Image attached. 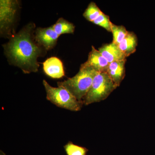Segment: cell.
<instances>
[{"label":"cell","mask_w":155,"mask_h":155,"mask_svg":"<svg viewBox=\"0 0 155 155\" xmlns=\"http://www.w3.org/2000/svg\"><path fill=\"white\" fill-rule=\"evenodd\" d=\"M34 27L33 24L27 25L12 36L4 46L9 61L25 74L38 72L39 67L37 59L41 50L32 39L31 31Z\"/></svg>","instance_id":"6da1fadb"},{"label":"cell","mask_w":155,"mask_h":155,"mask_svg":"<svg viewBox=\"0 0 155 155\" xmlns=\"http://www.w3.org/2000/svg\"><path fill=\"white\" fill-rule=\"evenodd\" d=\"M98 72L92 68L82 64L79 72L75 76L64 81L58 82V86L66 88L79 102L83 103V98L89 90Z\"/></svg>","instance_id":"7a4b0ae2"},{"label":"cell","mask_w":155,"mask_h":155,"mask_svg":"<svg viewBox=\"0 0 155 155\" xmlns=\"http://www.w3.org/2000/svg\"><path fill=\"white\" fill-rule=\"evenodd\" d=\"M117 87L107 72H98L83 98V104L88 105L106 100Z\"/></svg>","instance_id":"3957f363"},{"label":"cell","mask_w":155,"mask_h":155,"mask_svg":"<svg viewBox=\"0 0 155 155\" xmlns=\"http://www.w3.org/2000/svg\"><path fill=\"white\" fill-rule=\"evenodd\" d=\"M46 92V98L55 105L72 111L81 110L83 103L79 102L74 96L63 87H53L46 81H43Z\"/></svg>","instance_id":"277c9868"},{"label":"cell","mask_w":155,"mask_h":155,"mask_svg":"<svg viewBox=\"0 0 155 155\" xmlns=\"http://www.w3.org/2000/svg\"><path fill=\"white\" fill-rule=\"evenodd\" d=\"M18 1H0V28L1 33L9 31L15 20L19 4Z\"/></svg>","instance_id":"5b68a950"},{"label":"cell","mask_w":155,"mask_h":155,"mask_svg":"<svg viewBox=\"0 0 155 155\" xmlns=\"http://www.w3.org/2000/svg\"><path fill=\"white\" fill-rule=\"evenodd\" d=\"M59 37L51 26L48 28H38L35 38L39 46L43 47L46 50H50L55 46Z\"/></svg>","instance_id":"8992f818"},{"label":"cell","mask_w":155,"mask_h":155,"mask_svg":"<svg viewBox=\"0 0 155 155\" xmlns=\"http://www.w3.org/2000/svg\"><path fill=\"white\" fill-rule=\"evenodd\" d=\"M83 64L92 68L97 72H106L109 63L99 51L92 46L91 51L89 53L87 61Z\"/></svg>","instance_id":"52a82bcc"},{"label":"cell","mask_w":155,"mask_h":155,"mask_svg":"<svg viewBox=\"0 0 155 155\" xmlns=\"http://www.w3.org/2000/svg\"><path fill=\"white\" fill-rule=\"evenodd\" d=\"M44 71L48 76L53 78H60L65 75L62 61L56 57H51L43 64Z\"/></svg>","instance_id":"ba28073f"},{"label":"cell","mask_w":155,"mask_h":155,"mask_svg":"<svg viewBox=\"0 0 155 155\" xmlns=\"http://www.w3.org/2000/svg\"><path fill=\"white\" fill-rule=\"evenodd\" d=\"M98 51L109 64L114 61L126 60L127 58L118 46L113 42L103 45L99 48Z\"/></svg>","instance_id":"9c48e42d"},{"label":"cell","mask_w":155,"mask_h":155,"mask_svg":"<svg viewBox=\"0 0 155 155\" xmlns=\"http://www.w3.org/2000/svg\"><path fill=\"white\" fill-rule=\"evenodd\" d=\"M126 60L110 63L106 72L117 87L120 86L125 75Z\"/></svg>","instance_id":"30bf717a"},{"label":"cell","mask_w":155,"mask_h":155,"mask_svg":"<svg viewBox=\"0 0 155 155\" xmlns=\"http://www.w3.org/2000/svg\"><path fill=\"white\" fill-rule=\"evenodd\" d=\"M137 43L138 40L135 34L132 31H128L125 38L118 46L127 58L135 52Z\"/></svg>","instance_id":"8fae6325"},{"label":"cell","mask_w":155,"mask_h":155,"mask_svg":"<svg viewBox=\"0 0 155 155\" xmlns=\"http://www.w3.org/2000/svg\"><path fill=\"white\" fill-rule=\"evenodd\" d=\"M53 29L58 35L64 34H72L75 31V26L71 22L67 21L64 18H60L55 24L52 25Z\"/></svg>","instance_id":"7c38bea8"},{"label":"cell","mask_w":155,"mask_h":155,"mask_svg":"<svg viewBox=\"0 0 155 155\" xmlns=\"http://www.w3.org/2000/svg\"><path fill=\"white\" fill-rule=\"evenodd\" d=\"M111 32L113 35V42L118 45L125 38L128 31L123 25H116L112 23Z\"/></svg>","instance_id":"4fadbf2b"},{"label":"cell","mask_w":155,"mask_h":155,"mask_svg":"<svg viewBox=\"0 0 155 155\" xmlns=\"http://www.w3.org/2000/svg\"><path fill=\"white\" fill-rule=\"evenodd\" d=\"M102 13L96 4L91 2L84 11L83 17L88 21L92 22Z\"/></svg>","instance_id":"5bb4252c"},{"label":"cell","mask_w":155,"mask_h":155,"mask_svg":"<svg viewBox=\"0 0 155 155\" xmlns=\"http://www.w3.org/2000/svg\"><path fill=\"white\" fill-rule=\"evenodd\" d=\"M67 155H86L88 150L86 148L74 144L69 141L64 146Z\"/></svg>","instance_id":"9a60e30c"},{"label":"cell","mask_w":155,"mask_h":155,"mask_svg":"<svg viewBox=\"0 0 155 155\" xmlns=\"http://www.w3.org/2000/svg\"><path fill=\"white\" fill-rule=\"evenodd\" d=\"M92 22L96 25L105 28L106 30L109 32H111L112 25L113 23L110 20L109 16L104 14L103 12L98 18Z\"/></svg>","instance_id":"2e32d148"},{"label":"cell","mask_w":155,"mask_h":155,"mask_svg":"<svg viewBox=\"0 0 155 155\" xmlns=\"http://www.w3.org/2000/svg\"><path fill=\"white\" fill-rule=\"evenodd\" d=\"M0 155H6V154L3 152L1 150V151H0Z\"/></svg>","instance_id":"e0dca14e"}]
</instances>
